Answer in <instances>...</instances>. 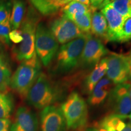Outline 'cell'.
<instances>
[{
  "label": "cell",
  "instance_id": "19",
  "mask_svg": "<svg viewBox=\"0 0 131 131\" xmlns=\"http://www.w3.org/2000/svg\"><path fill=\"white\" fill-rule=\"evenodd\" d=\"M29 1L38 13L45 16L55 15L61 9L54 0H29Z\"/></svg>",
  "mask_w": 131,
  "mask_h": 131
},
{
  "label": "cell",
  "instance_id": "1",
  "mask_svg": "<svg viewBox=\"0 0 131 131\" xmlns=\"http://www.w3.org/2000/svg\"><path fill=\"white\" fill-rule=\"evenodd\" d=\"M61 92L60 88L45 73L41 72L29 90L27 101L37 109H43L53 105L60 99Z\"/></svg>",
  "mask_w": 131,
  "mask_h": 131
},
{
  "label": "cell",
  "instance_id": "17",
  "mask_svg": "<svg viewBox=\"0 0 131 131\" xmlns=\"http://www.w3.org/2000/svg\"><path fill=\"white\" fill-rule=\"evenodd\" d=\"M124 119L117 115L111 113L100 121L97 129L99 131H122L127 124Z\"/></svg>",
  "mask_w": 131,
  "mask_h": 131
},
{
  "label": "cell",
  "instance_id": "37",
  "mask_svg": "<svg viewBox=\"0 0 131 131\" xmlns=\"http://www.w3.org/2000/svg\"><path fill=\"white\" fill-rule=\"evenodd\" d=\"M129 95H130V97L131 98V84L130 88H129Z\"/></svg>",
  "mask_w": 131,
  "mask_h": 131
},
{
  "label": "cell",
  "instance_id": "28",
  "mask_svg": "<svg viewBox=\"0 0 131 131\" xmlns=\"http://www.w3.org/2000/svg\"><path fill=\"white\" fill-rule=\"evenodd\" d=\"M10 122L8 118L0 119V131H10Z\"/></svg>",
  "mask_w": 131,
  "mask_h": 131
},
{
  "label": "cell",
  "instance_id": "30",
  "mask_svg": "<svg viewBox=\"0 0 131 131\" xmlns=\"http://www.w3.org/2000/svg\"><path fill=\"white\" fill-rule=\"evenodd\" d=\"M55 1V3H57L58 6H60L61 7H63V6H64L65 5L68 4L69 3H70V1H72V0H54Z\"/></svg>",
  "mask_w": 131,
  "mask_h": 131
},
{
  "label": "cell",
  "instance_id": "23",
  "mask_svg": "<svg viewBox=\"0 0 131 131\" xmlns=\"http://www.w3.org/2000/svg\"><path fill=\"white\" fill-rule=\"evenodd\" d=\"M92 13L89 12L81 15L77 16L72 20L75 25L83 34H88L91 33Z\"/></svg>",
  "mask_w": 131,
  "mask_h": 131
},
{
  "label": "cell",
  "instance_id": "11",
  "mask_svg": "<svg viewBox=\"0 0 131 131\" xmlns=\"http://www.w3.org/2000/svg\"><path fill=\"white\" fill-rule=\"evenodd\" d=\"M66 122L61 108L50 106L41 112V130L66 131Z\"/></svg>",
  "mask_w": 131,
  "mask_h": 131
},
{
  "label": "cell",
  "instance_id": "8",
  "mask_svg": "<svg viewBox=\"0 0 131 131\" xmlns=\"http://www.w3.org/2000/svg\"><path fill=\"white\" fill-rule=\"evenodd\" d=\"M109 53L100 39L90 34L87 39L80 57L78 66L83 69H93Z\"/></svg>",
  "mask_w": 131,
  "mask_h": 131
},
{
  "label": "cell",
  "instance_id": "14",
  "mask_svg": "<svg viewBox=\"0 0 131 131\" xmlns=\"http://www.w3.org/2000/svg\"><path fill=\"white\" fill-rule=\"evenodd\" d=\"M113 83L109 78L103 77L100 81L90 94L88 99L89 104L92 106H98L101 104L107 97L112 88Z\"/></svg>",
  "mask_w": 131,
  "mask_h": 131
},
{
  "label": "cell",
  "instance_id": "3",
  "mask_svg": "<svg viewBox=\"0 0 131 131\" xmlns=\"http://www.w3.org/2000/svg\"><path fill=\"white\" fill-rule=\"evenodd\" d=\"M40 73V62L36 53L30 60L21 62L11 77L10 86L21 98H26Z\"/></svg>",
  "mask_w": 131,
  "mask_h": 131
},
{
  "label": "cell",
  "instance_id": "2",
  "mask_svg": "<svg viewBox=\"0 0 131 131\" xmlns=\"http://www.w3.org/2000/svg\"><path fill=\"white\" fill-rule=\"evenodd\" d=\"M40 16L34 7H29L21 24L23 41L16 47L15 53L18 61L30 60L36 54L35 34Z\"/></svg>",
  "mask_w": 131,
  "mask_h": 131
},
{
  "label": "cell",
  "instance_id": "6",
  "mask_svg": "<svg viewBox=\"0 0 131 131\" xmlns=\"http://www.w3.org/2000/svg\"><path fill=\"white\" fill-rule=\"evenodd\" d=\"M35 46L38 58L45 66H47L56 55L59 43L49 27L42 22L37 26Z\"/></svg>",
  "mask_w": 131,
  "mask_h": 131
},
{
  "label": "cell",
  "instance_id": "5",
  "mask_svg": "<svg viewBox=\"0 0 131 131\" xmlns=\"http://www.w3.org/2000/svg\"><path fill=\"white\" fill-rule=\"evenodd\" d=\"M86 39L87 34H83L59 47L55 55L56 68L59 73H69L78 66Z\"/></svg>",
  "mask_w": 131,
  "mask_h": 131
},
{
  "label": "cell",
  "instance_id": "16",
  "mask_svg": "<svg viewBox=\"0 0 131 131\" xmlns=\"http://www.w3.org/2000/svg\"><path fill=\"white\" fill-rule=\"evenodd\" d=\"M91 34L100 40L108 41V27L105 16L101 12L92 13Z\"/></svg>",
  "mask_w": 131,
  "mask_h": 131
},
{
  "label": "cell",
  "instance_id": "13",
  "mask_svg": "<svg viewBox=\"0 0 131 131\" xmlns=\"http://www.w3.org/2000/svg\"><path fill=\"white\" fill-rule=\"evenodd\" d=\"M37 127L35 115L28 107L21 106L16 111L10 131H37Z\"/></svg>",
  "mask_w": 131,
  "mask_h": 131
},
{
  "label": "cell",
  "instance_id": "32",
  "mask_svg": "<svg viewBox=\"0 0 131 131\" xmlns=\"http://www.w3.org/2000/svg\"><path fill=\"white\" fill-rule=\"evenodd\" d=\"M72 1H77V2L80 3H81V4L86 5V6H91V4H90L89 0H72Z\"/></svg>",
  "mask_w": 131,
  "mask_h": 131
},
{
  "label": "cell",
  "instance_id": "26",
  "mask_svg": "<svg viewBox=\"0 0 131 131\" xmlns=\"http://www.w3.org/2000/svg\"><path fill=\"white\" fill-rule=\"evenodd\" d=\"M130 40H131V16L127 17L124 21L120 42H127Z\"/></svg>",
  "mask_w": 131,
  "mask_h": 131
},
{
  "label": "cell",
  "instance_id": "27",
  "mask_svg": "<svg viewBox=\"0 0 131 131\" xmlns=\"http://www.w3.org/2000/svg\"><path fill=\"white\" fill-rule=\"evenodd\" d=\"M9 36L10 41L14 43L19 44L22 42L23 37L21 30H18V29L12 30L10 32Z\"/></svg>",
  "mask_w": 131,
  "mask_h": 131
},
{
  "label": "cell",
  "instance_id": "25",
  "mask_svg": "<svg viewBox=\"0 0 131 131\" xmlns=\"http://www.w3.org/2000/svg\"><path fill=\"white\" fill-rule=\"evenodd\" d=\"M12 6V2L10 0H0V23L10 19Z\"/></svg>",
  "mask_w": 131,
  "mask_h": 131
},
{
  "label": "cell",
  "instance_id": "35",
  "mask_svg": "<svg viewBox=\"0 0 131 131\" xmlns=\"http://www.w3.org/2000/svg\"><path fill=\"white\" fill-rule=\"evenodd\" d=\"M122 131H131V123H127L126 127H125V129Z\"/></svg>",
  "mask_w": 131,
  "mask_h": 131
},
{
  "label": "cell",
  "instance_id": "33",
  "mask_svg": "<svg viewBox=\"0 0 131 131\" xmlns=\"http://www.w3.org/2000/svg\"><path fill=\"white\" fill-rule=\"evenodd\" d=\"M126 7L128 11L129 16H131V0H127Z\"/></svg>",
  "mask_w": 131,
  "mask_h": 131
},
{
  "label": "cell",
  "instance_id": "39",
  "mask_svg": "<svg viewBox=\"0 0 131 131\" xmlns=\"http://www.w3.org/2000/svg\"><path fill=\"white\" fill-rule=\"evenodd\" d=\"M130 57H131V54H130Z\"/></svg>",
  "mask_w": 131,
  "mask_h": 131
},
{
  "label": "cell",
  "instance_id": "36",
  "mask_svg": "<svg viewBox=\"0 0 131 131\" xmlns=\"http://www.w3.org/2000/svg\"><path fill=\"white\" fill-rule=\"evenodd\" d=\"M85 131H99V130L97 128H96V127H88V129H86V130Z\"/></svg>",
  "mask_w": 131,
  "mask_h": 131
},
{
  "label": "cell",
  "instance_id": "24",
  "mask_svg": "<svg viewBox=\"0 0 131 131\" xmlns=\"http://www.w3.org/2000/svg\"><path fill=\"white\" fill-rule=\"evenodd\" d=\"M11 30L10 19L0 23V42L4 45H10L9 33Z\"/></svg>",
  "mask_w": 131,
  "mask_h": 131
},
{
  "label": "cell",
  "instance_id": "34",
  "mask_svg": "<svg viewBox=\"0 0 131 131\" xmlns=\"http://www.w3.org/2000/svg\"><path fill=\"white\" fill-rule=\"evenodd\" d=\"M129 77L128 80L130 81L131 83V57L129 56Z\"/></svg>",
  "mask_w": 131,
  "mask_h": 131
},
{
  "label": "cell",
  "instance_id": "22",
  "mask_svg": "<svg viewBox=\"0 0 131 131\" xmlns=\"http://www.w3.org/2000/svg\"><path fill=\"white\" fill-rule=\"evenodd\" d=\"M14 108L12 96L6 92H0V119L8 118Z\"/></svg>",
  "mask_w": 131,
  "mask_h": 131
},
{
  "label": "cell",
  "instance_id": "7",
  "mask_svg": "<svg viewBox=\"0 0 131 131\" xmlns=\"http://www.w3.org/2000/svg\"><path fill=\"white\" fill-rule=\"evenodd\" d=\"M130 84L126 82L116 85L108 95V106L112 111V114L125 119L131 114V98L129 93Z\"/></svg>",
  "mask_w": 131,
  "mask_h": 131
},
{
  "label": "cell",
  "instance_id": "38",
  "mask_svg": "<svg viewBox=\"0 0 131 131\" xmlns=\"http://www.w3.org/2000/svg\"><path fill=\"white\" fill-rule=\"evenodd\" d=\"M129 118H130V123H131V114L130 115V116H129Z\"/></svg>",
  "mask_w": 131,
  "mask_h": 131
},
{
  "label": "cell",
  "instance_id": "31",
  "mask_svg": "<svg viewBox=\"0 0 131 131\" xmlns=\"http://www.w3.org/2000/svg\"><path fill=\"white\" fill-rule=\"evenodd\" d=\"M117 1V0H104V1H103V2L100 4V6L98 7V9H101L103 7H104V6H107V5H109V4H111L112 3H114L115 1Z\"/></svg>",
  "mask_w": 131,
  "mask_h": 131
},
{
  "label": "cell",
  "instance_id": "10",
  "mask_svg": "<svg viewBox=\"0 0 131 131\" xmlns=\"http://www.w3.org/2000/svg\"><path fill=\"white\" fill-rule=\"evenodd\" d=\"M59 44L64 45L83 35L72 21L63 15L54 19L49 27Z\"/></svg>",
  "mask_w": 131,
  "mask_h": 131
},
{
  "label": "cell",
  "instance_id": "21",
  "mask_svg": "<svg viewBox=\"0 0 131 131\" xmlns=\"http://www.w3.org/2000/svg\"><path fill=\"white\" fill-rule=\"evenodd\" d=\"M11 71L4 53L0 50V92H6L10 86Z\"/></svg>",
  "mask_w": 131,
  "mask_h": 131
},
{
  "label": "cell",
  "instance_id": "15",
  "mask_svg": "<svg viewBox=\"0 0 131 131\" xmlns=\"http://www.w3.org/2000/svg\"><path fill=\"white\" fill-rule=\"evenodd\" d=\"M107 70V58H103L98 64L95 66L93 69L84 81V87L85 91L90 94L94 89L96 84L106 73Z\"/></svg>",
  "mask_w": 131,
  "mask_h": 131
},
{
  "label": "cell",
  "instance_id": "9",
  "mask_svg": "<svg viewBox=\"0 0 131 131\" xmlns=\"http://www.w3.org/2000/svg\"><path fill=\"white\" fill-rule=\"evenodd\" d=\"M106 58V77L115 85L127 82L129 69V56L112 53L109 54Z\"/></svg>",
  "mask_w": 131,
  "mask_h": 131
},
{
  "label": "cell",
  "instance_id": "12",
  "mask_svg": "<svg viewBox=\"0 0 131 131\" xmlns=\"http://www.w3.org/2000/svg\"><path fill=\"white\" fill-rule=\"evenodd\" d=\"M101 12L104 15L107 21L108 41L120 42L123 26L127 17L121 15L111 4L103 7Z\"/></svg>",
  "mask_w": 131,
  "mask_h": 131
},
{
  "label": "cell",
  "instance_id": "29",
  "mask_svg": "<svg viewBox=\"0 0 131 131\" xmlns=\"http://www.w3.org/2000/svg\"><path fill=\"white\" fill-rule=\"evenodd\" d=\"M89 1L92 7L97 9L98 7L100 6V4L103 2L104 0H89Z\"/></svg>",
  "mask_w": 131,
  "mask_h": 131
},
{
  "label": "cell",
  "instance_id": "18",
  "mask_svg": "<svg viewBox=\"0 0 131 131\" xmlns=\"http://www.w3.org/2000/svg\"><path fill=\"white\" fill-rule=\"evenodd\" d=\"M96 10L95 8L92 7L91 6H86L74 1H70L61 9L62 15L72 21L77 16L81 15L89 12H94Z\"/></svg>",
  "mask_w": 131,
  "mask_h": 131
},
{
  "label": "cell",
  "instance_id": "4",
  "mask_svg": "<svg viewBox=\"0 0 131 131\" xmlns=\"http://www.w3.org/2000/svg\"><path fill=\"white\" fill-rule=\"evenodd\" d=\"M68 130L81 131L88 121V108L83 98L76 92L68 96L61 106Z\"/></svg>",
  "mask_w": 131,
  "mask_h": 131
},
{
  "label": "cell",
  "instance_id": "20",
  "mask_svg": "<svg viewBox=\"0 0 131 131\" xmlns=\"http://www.w3.org/2000/svg\"><path fill=\"white\" fill-rule=\"evenodd\" d=\"M26 6L24 0H14L10 17L11 29H18L21 26L26 15Z\"/></svg>",
  "mask_w": 131,
  "mask_h": 131
}]
</instances>
